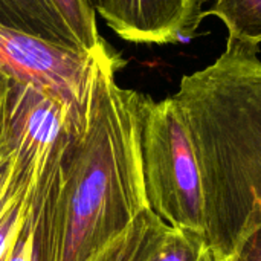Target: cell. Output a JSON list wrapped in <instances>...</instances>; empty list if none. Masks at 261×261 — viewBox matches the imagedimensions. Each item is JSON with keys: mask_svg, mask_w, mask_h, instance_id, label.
I'll use <instances>...</instances> for the list:
<instances>
[{"mask_svg": "<svg viewBox=\"0 0 261 261\" xmlns=\"http://www.w3.org/2000/svg\"><path fill=\"white\" fill-rule=\"evenodd\" d=\"M122 58L92 52L86 124L43 173L37 197V261H90L148 210L141 154L145 95L122 89Z\"/></svg>", "mask_w": 261, "mask_h": 261, "instance_id": "cell-1", "label": "cell"}, {"mask_svg": "<svg viewBox=\"0 0 261 261\" xmlns=\"http://www.w3.org/2000/svg\"><path fill=\"white\" fill-rule=\"evenodd\" d=\"M260 46L228 38L210 66L185 75L176 99L196 153L202 236L216 261L261 225Z\"/></svg>", "mask_w": 261, "mask_h": 261, "instance_id": "cell-2", "label": "cell"}, {"mask_svg": "<svg viewBox=\"0 0 261 261\" xmlns=\"http://www.w3.org/2000/svg\"><path fill=\"white\" fill-rule=\"evenodd\" d=\"M141 154L148 210L170 228L202 232L200 171L182 112L173 96L153 101L145 95Z\"/></svg>", "mask_w": 261, "mask_h": 261, "instance_id": "cell-3", "label": "cell"}, {"mask_svg": "<svg viewBox=\"0 0 261 261\" xmlns=\"http://www.w3.org/2000/svg\"><path fill=\"white\" fill-rule=\"evenodd\" d=\"M90 60L92 54L0 28V72L57 95L73 109L83 127L87 116Z\"/></svg>", "mask_w": 261, "mask_h": 261, "instance_id": "cell-4", "label": "cell"}, {"mask_svg": "<svg viewBox=\"0 0 261 261\" xmlns=\"http://www.w3.org/2000/svg\"><path fill=\"white\" fill-rule=\"evenodd\" d=\"M203 0H95L107 26L136 44H174L194 37L202 20Z\"/></svg>", "mask_w": 261, "mask_h": 261, "instance_id": "cell-5", "label": "cell"}, {"mask_svg": "<svg viewBox=\"0 0 261 261\" xmlns=\"http://www.w3.org/2000/svg\"><path fill=\"white\" fill-rule=\"evenodd\" d=\"M0 28L84 52L78 38L50 0H0Z\"/></svg>", "mask_w": 261, "mask_h": 261, "instance_id": "cell-6", "label": "cell"}, {"mask_svg": "<svg viewBox=\"0 0 261 261\" xmlns=\"http://www.w3.org/2000/svg\"><path fill=\"white\" fill-rule=\"evenodd\" d=\"M58 153L50 158L31 162L24 170L21 180L0 208V261L9 260L18 242L34 222L43 173Z\"/></svg>", "mask_w": 261, "mask_h": 261, "instance_id": "cell-7", "label": "cell"}, {"mask_svg": "<svg viewBox=\"0 0 261 261\" xmlns=\"http://www.w3.org/2000/svg\"><path fill=\"white\" fill-rule=\"evenodd\" d=\"M168 228L170 226L158 216L145 210L125 232L99 251L90 261H144Z\"/></svg>", "mask_w": 261, "mask_h": 261, "instance_id": "cell-8", "label": "cell"}, {"mask_svg": "<svg viewBox=\"0 0 261 261\" xmlns=\"http://www.w3.org/2000/svg\"><path fill=\"white\" fill-rule=\"evenodd\" d=\"M205 15L222 20L228 38L261 44V0H214Z\"/></svg>", "mask_w": 261, "mask_h": 261, "instance_id": "cell-9", "label": "cell"}, {"mask_svg": "<svg viewBox=\"0 0 261 261\" xmlns=\"http://www.w3.org/2000/svg\"><path fill=\"white\" fill-rule=\"evenodd\" d=\"M205 251L202 232L168 228L144 261H200Z\"/></svg>", "mask_w": 261, "mask_h": 261, "instance_id": "cell-10", "label": "cell"}, {"mask_svg": "<svg viewBox=\"0 0 261 261\" xmlns=\"http://www.w3.org/2000/svg\"><path fill=\"white\" fill-rule=\"evenodd\" d=\"M78 38L84 52L92 54L104 41L96 24V12L87 0H50Z\"/></svg>", "mask_w": 261, "mask_h": 261, "instance_id": "cell-11", "label": "cell"}, {"mask_svg": "<svg viewBox=\"0 0 261 261\" xmlns=\"http://www.w3.org/2000/svg\"><path fill=\"white\" fill-rule=\"evenodd\" d=\"M28 162L20 156L17 147L14 145L6 121H5V96L3 107L0 115V208L3 206L8 196L14 191V188L21 180L24 170L28 168Z\"/></svg>", "mask_w": 261, "mask_h": 261, "instance_id": "cell-12", "label": "cell"}, {"mask_svg": "<svg viewBox=\"0 0 261 261\" xmlns=\"http://www.w3.org/2000/svg\"><path fill=\"white\" fill-rule=\"evenodd\" d=\"M226 261H261V225L252 229Z\"/></svg>", "mask_w": 261, "mask_h": 261, "instance_id": "cell-13", "label": "cell"}, {"mask_svg": "<svg viewBox=\"0 0 261 261\" xmlns=\"http://www.w3.org/2000/svg\"><path fill=\"white\" fill-rule=\"evenodd\" d=\"M35 236H37V213L35 219L18 242L15 251L9 257L8 261H37V251H35Z\"/></svg>", "mask_w": 261, "mask_h": 261, "instance_id": "cell-14", "label": "cell"}, {"mask_svg": "<svg viewBox=\"0 0 261 261\" xmlns=\"http://www.w3.org/2000/svg\"><path fill=\"white\" fill-rule=\"evenodd\" d=\"M6 80H8V76L0 72V115H2V107H3V96H5V89H6Z\"/></svg>", "mask_w": 261, "mask_h": 261, "instance_id": "cell-15", "label": "cell"}, {"mask_svg": "<svg viewBox=\"0 0 261 261\" xmlns=\"http://www.w3.org/2000/svg\"><path fill=\"white\" fill-rule=\"evenodd\" d=\"M87 2H89V3H90L92 6H95V0H87ZM93 9H95V8H93Z\"/></svg>", "mask_w": 261, "mask_h": 261, "instance_id": "cell-16", "label": "cell"}]
</instances>
